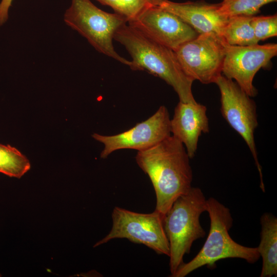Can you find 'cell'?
Masks as SVG:
<instances>
[{"mask_svg": "<svg viewBox=\"0 0 277 277\" xmlns=\"http://www.w3.org/2000/svg\"><path fill=\"white\" fill-rule=\"evenodd\" d=\"M190 159L183 143L171 135L137 152L136 162L149 176L155 191V210L164 216L174 202L192 187Z\"/></svg>", "mask_w": 277, "mask_h": 277, "instance_id": "6da1fadb", "label": "cell"}, {"mask_svg": "<svg viewBox=\"0 0 277 277\" xmlns=\"http://www.w3.org/2000/svg\"><path fill=\"white\" fill-rule=\"evenodd\" d=\"M113 39L123 45L131 55V69L146 70L160 77L173 88L180 101L197 102L192 91L193 81L182 69L173 50L126 24L117 29Z\"/></svg>", "mask_w": 277, "mask_h": 277, "instance_id": "7a4b0ae2", "label": "cell"}, {"mask_svg": "<svg viewBox=\"0 0 277 277\" xmlns=\"http://www.w3.org/2000/svg\"><path fill=\"white\" fill-rule=\"evenodd\" d=\"M206 211L210 221L207 239L199 253L188 263H183L172 277H184L195 270L228 258L244 259L254 264L260 258L257 247L243 246L230 237L229 231L233 224L230 209L213 197L206 200Z\"/></svg>", "mask_w": 277, "mask_h": 277, "instance_id": "3957f363", "label": "cell"}, {"mask_svg": "<svg viewBox=\"0 0 277 277\" xmlns=\"http://www.w3.org/2000/svg\"><path fill=\"white\" fill-rule=\"evenodd\" d=\"M206 200L200 188L192 187L174 202L164 216L163 224L169 244L172 277L184 263L183 258L189 253L193 243L205 236L200 217L206 211Z\"/></svg>", "mask_w": 277, "mask_h": 277, "instance_id": "277c9868", "label": "cell"}, {"mask_svg": "<svg viewBox=\"0 0 277 277\" xmlns=\"http://www.w3.org/2000/svg\"><path fill=\"white\" fill-rule=\"evenodd\" d=\"M64 21L86 38L97 51L131 66V62L121 56L112 44L115 31L127 23L125 17L104 11L90 0H71L65 12Z\"/></svg>", "mask_w": 277, "mask_h": 277, "instance_id": "5b68a950", "label": "cell"}, {"mask_svg": "<svg viewBox=\"0 0 277 277\" xmlns=\"http://www.w3.org/2000/svg\"><path fill=\"white\" fill-rule=\"evenodd\" d=\"M164 217L155 210L149 213H141L115 207L110 231L94 247L112 239H126L132 243L143 244L159 254L169 256L170 247L164 228Z\"/></svg>", "mask_w": 277, "mask_h": 277, "instance_id": "8992f818", "label": "cell"}, {"mask_svg": "<svg viewBox=\"0 0 277 277\" xmlns=\"http://www.w3.org/2000/svg\"><path fill=\"white\" fill-rule=\"evenodd\" d=\"M221 94V112L229 126L244 139L254 159L265 192L262 168L259 162L254 134L258 126L255 102L233 80L221 74L215 82Z\"/></svg>", "mask_w": 277, "mask_h": 277, "instance_id": "52a82bcc", "label": "cell"}, {"mask_svg": "<svg viewBox=\"0 0 277 277\" xmlns=\"http://www.w3.org/2000/svg\"><path fill=\"white\" fill-rule=\"evenodd\" d=\"M225 41L219 35L199 34L174 51L185 74L193 81L215 83L222 74L225 55Z\"/></svg>", "mask_w": 277, "mask_h": 277, "instance_id": "ba28073f", "label": "cell"}, {"mask_svg": "<svg viewBox=\"0 0 277 277\" xmlns=\"http://www.w3.org/2000/svg\"><path fill=\"white\" fill-rule=\"evenodd\" d=\"M225 48L222 73L235 81L250 97L255 96L258 92L253 85L254 76L261 69L271 68V60L277 55V44L240 46L225 43Z\"/></svg>", "mask_w": 277, "mask_h": 277, "instance_id": "9c48e42d", "label": "cell"}, {"mask_svg": "<svg viewBox=\"0 0 277 277\" xmlns=\"http://www.w3.org/2000/svg\"><path fill=\"white\" fill-rule=\"evenodd\" d=\"M170 135L169 113L165 106H161L148 119L137 123L129 130L111 135L94 133L92 136L104 144L101 157L106 159L113 152L121 149L137 151L147 149Z\"/></svg>", "mask_w": 277, "mask_h": 277, "instance_id": "30bf717a", "label": "cell"}, {"mask_svg": "<svg viewBox=\"0 0 277 277\" xmlns=\"http://www.w3.org/2000/svg\"><path fill=\"white\" fill-rule=\"evenodd\" d=\"M127 23L153 41L173 51L199 35L177 16L157 6H151Z\"/></svg>", "mask_w": 277, "mask_h": 277, "instance_id": "8fae6325", "label": "cell"}, {"mask_svg": "<svg viewBox=\"0 0 277 277\" xmlns=\"http://www.w3.org/2000/svg\"><path fill=\"white\" fill-rule=\"evenodd\" d=\"M209 131L205 106L197 102L178 103L170 119V132L183 143L190 159L195 156L200 136Z\"/></svg>", "mask_w": 277, "mask_h": 277, "instance_id": "7c38bea8", "label": "cell"}, {"mask_svg": "<svg viewBox=\"0 0 277 277\" xmlns=\"http://www.w3.org/2000/svg\"><path fill=\"white\" fill-rule=\"evenodd\" d=\"M219 3L204 1L176 3L165 0L159 7L177 16L199 34L212 33L221 37L228 18L219 14Z\"/></svg>", "mask_w": 277, "mask_h": 277, "instance_id": "4fadbf2b", "label": "cell"}, {"mask_svg": "<svg viewBox=\"0 0 277 277\" xmlns=\"http://www.w3.org/2000/svg\"><path fill=\"white\" fill-rule=\"evenodd\" d=\"M261 241L257 247L263 263L261 277L277 275V218L265 213L260 219Z\"/></svg>", "mask_w": 277, "mask_h": 277, "instance_id": "5bb4252c", "label": "cell"}, {"mask_svg": "<svg viewBox=\"0 0 277 277\" xmlns=\"http://www.w3.org/2000/svg\"><path fill=\"white\" fill-rule=\"evenodd\" d=\"M252 16L236 15L228 18L221 37L230 45L245 46L259 44L251 24Z\"/></svg>", "mask_w": 277, "mask_h": 277, "instance_id": "9a60e30c", "label": "cell"}, {"mask_svg": "<svg viewBox=\"0 0 277 277\" xmlns=\"http://www.w3.org/2000/svg\"><path fill=\"white\" fill-rule=\"evenodd\" d=\"M30 167L28 159L16 148L0 144V173L19 179Z\"/></svg>", "mask_w": 277, "mask_h": 277, "instance_id": "2e32d148", "label": "cell"}, {"mask_svg": "<svg viewBox=\"0 0 277 277\" xmlns=\"http://www.w3.org/2000/svg\"><path fill=\"white\" fill-rule=\"evenodd\" d=\"M277 0H222L219 3L218 12L228 18L236 15L254 16L260 12L264 5Z\"/></svg>", "mask_w": 277, "mask_h": 277, "instance_id": "e0dca14e", "label": "cell"}, {"mask_svg": "<svg viewBox=\"0 0 277 277\" xmlns=\"http://www.w3.org/2000/svg\"><path fill=\"white\" fill-rule=\"evenodd\" d=\"M96 1L103 5L111 7L115 13L125 17L127 22L134 19L152 5L148 0Z\"/></svg>", "mask_w": 277, "mask_h": 277, "instance_id": "ac0fdd59", "label": "cell"}, {"mask_svg": "<svg viewBox=\"0 0 277 277\" xmlns=\"http://www.w3.org/2000/svg\"><path fill=\"white\" fill-rule=\"evenodd\" d=\"M251 24L259 42L277 35V14L252 16Z\"/></svg>", "mask_w": 277, "mask_h": 277, "instance_id": "d6986e66", "label": "cell"}, {"mask_svg": "<svg viewBox=\"0 0 277 277\" xmlns=\"http://www.w3.org/2000/svg\"><path fill=\"white\" fill-rule=\"evenodd\" d=\"M13 0H1L0 2V26L6 22Z\"/></svg>", "mask_w": 277, "mask_h": 277, "instance_id": "ffe728a7", "label": "cell"}, {"mask_svg": "<svg viewBox=\"0 0 277 277\" xmlns=\"http://www.w3.org/2000/svg\"><path fill=\"white\" fill-rule=\"evenodd\" d=\"M149 2L154 6H159L165 0H148Z\"/></svg>", "mask_w": 277, "mask_h": 277, "instance_id": "44dd1931", "label": "cell"}]
</instances>
